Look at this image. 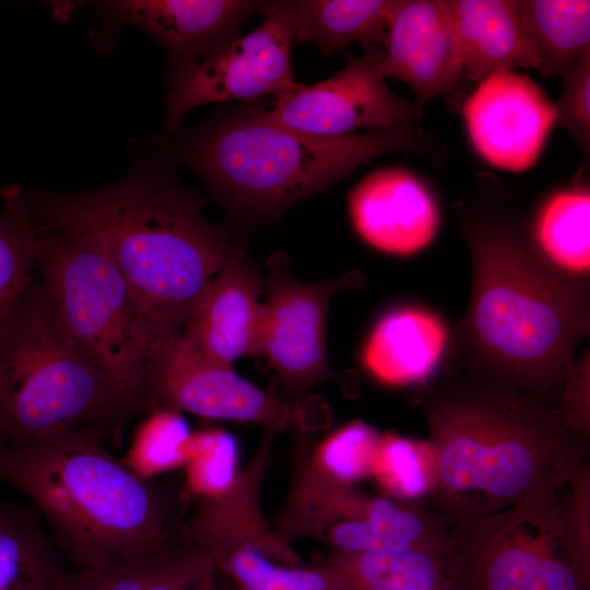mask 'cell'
I'll list each match as a JSON object with an SVG mask.
<instances>
[{
    "label": "cell",
    "instance_id": "1",
    "mask_svg": "<svg viewBox=\"0 0 590 590\" xmlns=\"http://www.w3.org/2000/svg\"><path fill=\"white\" fill-rule=\"evenodd\" d=\"M437 458L432 498L457 534L542 491L568 486L586 440L547 398L463 370L425 391Z\"/></svg>",
    "mask_w": 590,
    "mask_h": 590
},
{
    "label": "cell",
    "instance_id": "2",
    "mask_svg": "<svg viewBox=\"0 0 590 590\" xmlns=\"http://www.w3.org/2000/svg\"><path fill=\"white\" fill-rule=\"evenodd\" d=\"M25 196L40 233L83 237L108 258L153 339L182 330L234 247L206 220L200 197L161 170L95 190Z\"/></svg>",
    "mask_w": 590,
    "mask_h": 590
},
{
    "label": "cell",
    "instance_id": "3",
    "mask_svg": "<svg viewBox=\"0 0 590 590\" xmlns=\"http://www.w3.org/2000/svg\"><path fill=\"white\" fill-rule=\"evenodd\" d=\"M465 235L472 291L457 361L468 373L551 400L589 332L588 282L547 264L512 221L481 220Z\"/></svg>",
    "mask_w": 590,
    "mask_h": 590
},
{
    "label": "cell",
    "instance_id": "4",
    "mask_svg": "<svg viewBox=\"0 0 590 590\" xmlns=\"http://www.w3.org/2000/svg\"><path fill=\"white\" fill-rule=\"evenodd\" d=\"M106 436L78 428L0 447V481L34 503L73 568L101 567L179 540L160 491L108 451Z\"/></svg>",
    "mask_w": 590,
    "mask_h": 590
},
{
    "label": "cell",
    "instance_id": "5",
    "mask_svg": "<svg viewBox=\"0 0 590 590\" xmlns=\"http://www.w3.org/2000/svg\"><path fill=\"white\" fill-rule=\"evenodd\" d=\"M427 143L413 125L342 137L312 135L272 120L262 107H250L166 146L226 203L271 215L329 188L379 155L425 151Z\"/></svg>",
    "mask_w": 590,
    "mask_h": 590
},
{
    "label": "cell",
    "instance_id": "6",
    "mask_svg": "<svg viewBox=\"0 0 590 590\" xmlns=\"http://www.w3.org/2000/svg\"><path fill=\"white\" fill-rule=\"evenodd\" d=\"M129 417L34 279L0 331V447L78 428L117 435Z\"/></svg>",
    "mask_w": 590,
    "mask_h": 590
},
{
    "label": "cell",
    "instance_id": "7",
    "mask_svg": "<svg viewBox=\"0 0 590 590\" xmlns=\"http://www.w3.org/2000/svg\"><path fill=\"white\" fill-rule=\"evenodd\" d=\"M40 235L35 269L59 323L129 415L145 410L153 337L135 297L108 258L85 238Z\"/></svg>",
    "mask_w": 590,
    "mask_h": 590
},
{
    "label": "cell",
    "instance_id": "8",
    "mask_svg": "<svg viewBox=\"0 0 590 590\" xmlns=\"http://www.w3.org/2000/svg\"><path fill=\"white\" fill-rule=\"evenodd\" d=\"M451 566L461 590H589L559 491L533 494L458 534Z\"/></svg>",
    "mask_w": 590,
    "mask_h": 590
},
{
    "label": "cell",
    "instance_id": "9",
    "mask_svg": "<svg viewBox=\"0 0 590 590\" xmlns=\"http://www.w3.org/2000/svg\"><path fill=\"white\" fill-rule=\"evenodd\" d=\"M146 411L172 410L257 424L263 430L311 436L332 422L319 394L281 399L196 353L180 332L153 339L146 357Z\"/></svg>",
    "mask_w": 590,
    "mask_h": 590
},
{
    "label": "cell",
    "instance_id": "10",
    "mask_svg": "<svg viewBox=\"0 0 590 590\" xmlns=\"http://www.w3.org/2000/svg\"><path fill=\"white\" fill-rule=\"evenodd\" d=\"M294 0L268 3L262 23L198 62L175 68L165 97V128L173 133L191 109L227 101L276 97L295 86L291 56L295 43Z\"/></svg>",
    "mask_w": 590,
    "mask_h": 590
},
{
    "label": "cell",
    "instance_id": "11",
    "mask_svg": "<svg viewBox=\"0 0 590 590\" xmlns=\"http://www.w3.org/2000/svg\"><path fill=\"white\" fill-rule=\"evenodd\" d=\"M364 275L351 271L321 282H302L290 272L285 253L267 262V295L261 303L258 355L278 373L287 400H300L311 387L334 379L326 343V319L332 296L362 285Z\"/></svg>",
    "mask_w": 590,
    "mask_h": 590
},
{
    "label": "cell",
    "instance_id": "12",
    "mask_svg": "<svg viewBox=\"0 0 590 590\" xmlns=\"http://www.w3.org/2000/svg\"><path fill=\"white\" fill-rule=\"evenodd\" d=\"M382 57V46H367L331 78L310 85L297 82L263 110L281 125L318 137L413 125L415 108L388 87L379 68Z\"/></svg>",
    "mask_w": 590,
    "mask_h": 590
},
{
    "label": "cell",
    "instance_id": "13",
    "mask_svg": "<svg viewBox=\"0 0 590 590\" xmlns=\"http://www.w3.org/2000/svg\"><path fill=\"white\" fill-rule=\"evenodd\" d=\"M468 132L491 165L522 172L534 165L556 126V108L529 76L498 71L482 79L463 107Z\"/></svg>",
    "mask_w": 590,
    "mask_h": 590
},
{
    "label": "cell",
    "instance_id": "14",
    "mask_svg": "<svg viewBox=\"0 0 590 590\" xmlns=\"http://www.w3.org/2000/svg\"><path fill=\"white\" fill-rule=\"evenodd\" d=\"M382 49L381 75L406 83L416 109L451 92L464 70L445 0H397Z\"/></svg>",
    "mask_w": 590,
    "mask_h": 590
},
{
    "label": "cell",
    "instance_id": "15",
    "mask_svg": "<svg viewBox=\"0 0 590 590\" xmlns=\"http://www.w3.org/2000/svg\"><path fill=\"white\" fill-rule=\"evenodd\" d=\"M320 540L349 553L422 552L449 557L458 534L417 503L370 496L354 489L337 507Z\"/></svg>",
    "mask_w": 590,
    "mask_h": 590
},
{
    "label": "cell",
    "instance_id": "16",
    "mask_svg": "<svg viewBox=\"0 0 590 590\" xmlns=\"http://www.w3.org/2000/svg\"><path fill=\"white\" fill-rule=\"evenodd\" d=\"M93 4L113 21L151 35L175 68L198 62L237 38L244 21L268 5L250 0H118Z\"/></svg>",
    "mask_w": 590,
    "mask_h": 590
},
{
    "label": "cell",
    "instance_id": "17",
    "mask_svg": "<svg viewBox=\"0 0 590 590\" xmlns=\"http://www.w3.org/2000/svg\"><path fill=\"white\" fill-rule=\"evenodd\" d=\"M264 288L259 269L234 246L180 331L182 339L201 357L227 367L257 356Z\"/></svg>",
    "mask_w": 590,
    "mask_h": 590
},
{
    "label": "cell",
    "instance_id": "18",
    "mask_svg": "<svg viewBox=\"0 0 590 590\" xmlns=\"http://www.w3.org/2000/svg\"><path fill=\"white\" fill-rule=\"evenodd\" d=\"M347 203L358 235L384 252L413 253L437 232L439 212L433 194L404 168L373 172L349 192Z\"/></svg>",
    "mask_w": 590,
    "mask_h": 590
},
{
    "label": "cell",
    "instance_id": "19",
    "mask_svg": "<svg viewBox=\"0 0 590 590\" xmlns=\"http://www.w3.org/2000/svg\"><path fill=\"white\" fill-rule=\"evenodd\" d=\"M463 69L483 79L516 68L539 69L515 0H445Z\"/></svg>",
    "mask_w": 590,
    "mask_h": 590
},
{
    "label": "cell",
    "instance_id": "20",
    "mask_svg": "<svg viewBox=\"0 0 590 590\" xmlns=\"http://www.w3.org/2000/svg\"><path fill=\"white\" fill-rule=\"evenodd\" d=\"M447 341V328L437 316L423 309L399 308L377 322L364 347L363 362L382 382H421L436 369Z\"/></svg>",
    "mask_w": 590,
    "mask_h": 590
},
{
    "label": "cell",
    "instance_id": "21",
    "mask_svg": "<svg viewBox=\"0 0 590 590\" xmlns=\"http://www.w3.org/2000/svg\"><path fill=\"white\" fill-rule=\"evenodd\" d=\"M201 547L178 540L95 568H73L61 590H198L212 568Z\"/></svg>",
    "mask_w": 590,
    "mask_h": 590
},
{
    "label": "cell",
    "instance_id": "22",
    "mask_svg": "<svg viewBox=\"0 0 590 590\" xmlns=\"http://www.w3.org/2000/svg\"><path fill=\"white\" fill-rule=\"evenodd\" d=\"M317 565L337 590H461L447 556L331 551Z\"/></svg>",
    "mask_w": 590,
    "mask_h": 590
},
{
    "label": "cell",
    "instance_id": "23",
    "mask_svg": "<svg viewBox=\"0 0 590 590\" xmlns=\"http://www.w3.org/2000/svg\"><path fill=\"white\" fill-rule=\"evenodd\" d=\"M72 569L38 516L0 500V590H61Z\"/></svg>",
    "mask_w": 590,
    "mask_h": 590
},
{
    "label": "cell",
    "instance_id": "24",
    "mask_svg": "<svg viewBox=\"0 0 590 590\" xmlns=\"http://www.w3.org/2000/svg\"><path fill=\"white\" fill-rule=\"evenodd\" d=\"M397 0H296V43H310L323 55L359 42L382 46Z\"/></svg>",
    "mask_w": 590,
    "mask_h": 590
},
{
    "label": "cell",
    "instance_id": "25",
    "mask_svg": "<svg viewBox=\"0 0 590 590\" xmlns=\"http://www.w3.org/2000/svg\"><path fill=\"white\" fill-rule=\"evenodd\" d=\"M544 75L564 74L590 49V1L515 0Z\"/></svg>",
    "mask_w": 590,
    "mask_h": 590
},
{
    "label": "cell",
    "instance_id": "26",
    "mask_svg": "<svg viewBox=\"0 0 590 590\" xmlns=\"http://www.w3.org/2000/svg\"><path fill=\"white\" fill-rule=\"evenodd\" d=\"M589 189L560 190L539 209L529 238L541 258L556 271L586 280L590 267Z\"/></svg>",
    "mask_w": 590,
    "mask_h": 590
},
{
    "label": "cell",
    "instance_id": "27",
    "mask_svg": "<svg viewBox=\"0 0 590 590\" xmlns=\"http://www.w3.org/2000/svg\"><path fill=\"white\" fill-rule=\"evenodd\" d=\"M0 331L32 283L43 245L25 191L15 185L0 190Z\"/></svg>",
    "mask_w": 590,
    "mask_h": 590
},
{
    "label": "cell",
    "instance_id": "28",
    "mask_svg": "<svg viewBox=\"0 0 590 590\" xmlns=\"http://www.w3.org/2000/svg\"><path fill=\"white\" fill-rule=\"evenodd\" d=\"M370 477L398 500L416 503L430 497L437 483L435 450L428 440L381 434Z\"/></svg>",
    "mask_w": 590,
    "mask_h": 590
},
{
    "label": "cell",
    "instance_id": "29",
    "mask_svg": "<svg viewBox=\"0 0 590 590\" xmlns=\"http://www.w3.org/2000/svg\"><path fill=\"white\" fill-rule=\"evenodd\" d=\"M192 433L179 412L153 410L138 425L121 460L134 474L151 480L182 468Z\"/></svg>",
    "mask_w": 590,
    "mask_h": 590
},
{
    "label": "cell",
    "instance_id": "30",
    "mask_svg": "<svg viewBox=\"0 0 590 590\" xmlns=\"http://www.w3.org/2000/svg\"><path fill=\"white\" fill-rule=\"evenodd\" d=\"M182 468L186 488L199 502L224 493L239 471L234 437L213 427L192 433Z\"/></svg>",
    "mask_w": 590,
    "mask_h": 590
},
{
    "label": "cell",
    "instance_id": "31",
    "mask_svg": "<svg viewBox=\"0 0 590 590\" xmlns=\"http://www.w3.org/2000/svg\"><path fill=\"white\" fill-rule=\"evenodd\" d=\"M564 91L557 103L556 126L566 129L582 153L590 152V49L564 74Z\"/></svg>",
    "mask_w": 590,
    "mask_h": 590
},
{
    "label": "cell",
    "instance_id": "32",
    "mask_svg": "<svg viewBox=\"0 0 590 590\" xmlns=\"http://www.w3.org/2000/svg\"><path fill=\"white\" fill-rule=\"evenodd\" d=\"M566 498V521L571 545L578 558L590 567V471L582 463L574 473Z\"/></svg>",
    "mask_w": 590,
    "mask_h": 590
},
{
    "label": "cell",
    "instance_id": "33",
    "mask_svg": "<svg viewBox=\"0 0 590 590\" xmlns=\"http://www.w3.org/2000/svg\"><path fill=\"white\" fill-rule=\"evenodd\" d=\"M557 411L566 427L587 441L590 434L589 364L576 363L566 377L559 393Z\"/></svg>",
    "mask_w": 590,
    "mask_h": 590
}]
</instances>
